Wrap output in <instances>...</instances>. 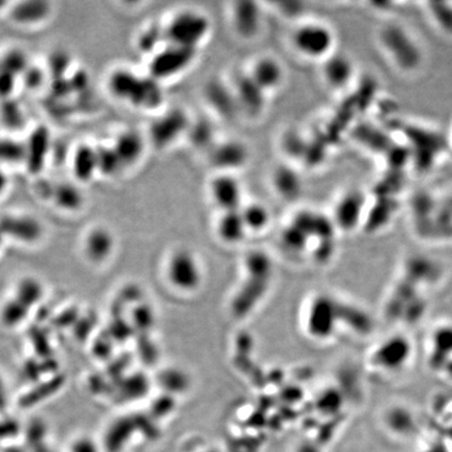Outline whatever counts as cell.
Masks as SVG:
<instances>
[{
	"mask_svg": "<svg viewBox=\"0 0 452 452\" xmlns=\"http://www.w3.org/2000/svg\"><path fill=\"white\" fill-rule=\"evenodd\" d=\"M377 40L392 66L404 73L418 71L423 51L416 38L399 23H388L378 32Z\"/></svg>",
	"mask_w": 452,
	"mask_h": 452,
	"instance_id": "cell-1",
	"label": "cell"
},
{
	"mask_svg": "<svg viewBox=\"0 0 452 452\" xmlns=\"http://www.w3.org/2000/svg\"><path fill=\"white\" fill-rule=\"evenodd\" d=\"M290 41L293 51L307 60L322 62L336 51V34L323 21L299 23L293 29Z\"/></svg>",
	"mask_w": 452,
	"mask_h": 452,
	"instance_id": "cell-2",
	"label": "cell"
},
{
	"mask_svg": "<svg viewBox=\"0 0 452 452\" xmlns=\"http://www.w3.org/2000/svg\"><path fill=\"white\" fill-rule=\"evenodd\" d=\"M166 45L196 47L205 39L211 31V21L208 16L194 10H182L164 25Z\"/></svg>",
	"mask_w": 452,
	"mask_h": 452,
	"instance_id": "cell-3",
	"label": "cell"
},
{
	"mask_svg": "<svg viewBox=\"0 0 452 452\" xmlns=\"http://www.w3.org/2000/svg\"><path fill=\"white\" fill-rule=\"evenodd\" d=\"M198 49L182 45H166L151 55L148 75L156 80L173 78L186 71L197 57Z\"/></svg>",
	"mask_w": 452,
	"mask_h": 452,
	"instance_id": "cell-4",
	"label": "cell"
},
{
	"mask_svg": "<svg viewBox=\"0 0 452 452\" xmlns=\"http://www.w3.org/2000/svg\"><path fill=\"white\" fill-rule=\"evenodd\" d=\"M192 120L184 109L174 107L160 113L149 125L148 138L158 149H166L186 136Z\"/></svg>",
	"mask_w": 452,
	"mask_h": 452,
	"instance_id": "cell-5",
	"label": "cell"
},
{
	"mask_svg": "<svg viewBox=\"0 0 452 452\" xmlns=\"http://www.w3.org/2000/svg\"><path fill=\"white\" fill-rule=\"evenodd\" d=\"M231 25L242 40H253L261 35L264 27V11L257 1L237 0L229 9Z\"/></svg>",
	"mask_w": 452,
	"mask_h": 452,
	"instance_id": "cell-6",
	"label": "cell"
},
{
	"mask_svg": "<svg viewBox=\"0 0 452 452\" xmlns=\"http://www.w3.org/2000/svg\"><path fill=\"white\" fill-rule=\"evenodd\" d=\"M172 286L184 292L195 291L201 284V269L196 258L188 251H178L168 260L166 268Z\"/></svg>",
	"mask_w": 452,
	"mask_h": 452,
	"instance_id": "cell-7",
	"label": "cell"
},
{
	"mask_svg": "<svg viewBox=\"0 0 452 452\" xmlns=\"http://www.w3.org/2000/svg\"><path fill=\"white\" fill-rule=\"evenodd\" d=\"M231 86L235 91L240 112L251 118L263 116L267 108L269 95L255 83L249 71L238 73Z\"/></svg>",
	"mask_w": 452,
	"mask_h": 452,
	"instance_id": "cell-8",
	"label": "cell"
},
{
	"mask_svg": "<svg viewBox=\"0 0 452 452\" xmlns=\"http://www.w3.org/2000/svg\"><path fill=\"white\" fill-rule=\"evenodd\" d=\"M249 147L235 138L217 142L210 150V162L218 173L235 174L249 164Z\"/></svg>",
	"mask_w": 452,
	"mask_h": 452,
	"instance_id": "cell-9",
	"label": "cell"
},
{
	"mask_svg": "<svg viewBox=\"0 0 452 452\" xmlns=\"http://www.w3.org/2000/svg\"><path fill=\"white\" fill-rule=\"evenodd\" d=\"M209 191L221 213L237 211L243 206V186L235 174H216L210 182Z\"/></svg>",
	"mask_w": 452,
	"mask_h": 452,
	"instance_id": "cell-10",
	"label": "cell"
},
{
	"mask_svg": "<svg viewBox=\"0 0 452 452\" xmlns=\"http://www.w3.org/2000/svg\"><path fill=\"white\" fill-rule=\"evenodd\" d=\"M321 63L322 78L329 88L342 91L352 84L356 75V66L350 55L336 49Z\"/></svg>",
	"mask_w": 452,
	"mask_h": 452,
	"instance_id": "cell-11",
	"label": "cell"
},
{
	"mask_svg": "<svg viewBox=\"0 0 452 452\" xmlns=\"http://www.w3.org/2000/svg\"><path fill=\"white\" fill-rule=\"evenodd\" d=\"M247 71L255 83L268 95L279 90L286 80V68L275 55H259Z\"/></svg>",
	"mask_w": 452,
	"mask_h": 452,
	"instance_id": "cell-12",
	"label": "cell"
},
{
	"mask_svg": "<svg viewBox=\"0 0 452 452\" xmlns=\"http://www.w3.org/2000/svg\"><path fill=\"white\" fill-rule=\"evenodd\" d=\"M25 166L32 175H39L45 170L51 151V132L45 125H38L25 140Z\"/></svg>",
	"mask_w": 452,
	"mask_h": 452,
	"instance_id": "cell-13",
	"label": "cell"
},
{
	"mask_svg": "<svg viewBox=\"0 0 452 452\" xmlns=\"http://www.w3.org/2000/svg\"><path fill=\"white\" fill-rule=\"evenodd\" d=\"M204 97L220 118L231 120L240 112L231 83L226 84L219 79H212L204 87Z\"/></svg>",
	"mask_w": 452,
	"mask_h": 452,
	"instance_id": "cell-14",
	"label": "cell"
},
{
	"mask_svg": "<svg viewBox=\"0 0 452 452\" xmlns=\"http://www.w3.org/2000/svg\"><path fill=\"white\" fill-rule=\"evenodd\" d=\"M366 197L360 191H350L339 198L332 220L336 229L352 231L360 223L366 209Z\"/></svg>",
	"mask_w": 452,
	"mask_h": 452,
	"instance_id": "cell-15",
	"label": "cell"
},
{
	"mask_svg": "<svg viewBox=\"0 0 452 452\" xmlns=\"http://www.w3.org/2000/svg\"><path fill=\"white\" fill-rule=\"evenodd\" d=\"M3 235L23 243H35L43 235V226L37 218L31 215L8 214L1 217Z\"/></svg>",
	"mask_w": 452,
	"mask_h": 452,
	"instance_id": "cell-16",
	"label": "cell"
},
{
	"mask_svg": "<svg viewBox=\"0 0 452 452\" xmlns=\"http://www.w3.org/2000/svg\"><path fill=\"white\" fill-rule=\"evenodd\" d=\"M405 342L399 340L396 337L384 339V342H380L379 346L375 348L373 352L372 360L373 366L377 368L376 370L381 371L386 373H394L400 370V366H404L405 362V355L401 353L405 350Z\"/></svg>",
	"mask_w": 452,
	"mask_h": 452,
	"instance_id": "cell-17",
	"label": "cell"
},
{
	"mask_svg": "<svg viewBox=\"0 0 452 452\" xmlns=\"http://www.w3.org/2000/svg\"><path fill=\"white\" fill-rule=\"evenodd\" d=\"M47 0H21L9 9V18L19 25H36L47 21L51 13Z\"/></svg>",
	"mask_w": 452,
	"mask_h": 452,
	"instance_id": "cell-18",
	"label": "cell"
},
{
	"mask_svg": "<svg viewBox=\"0 0 452 452\" xmlns=\"http://www.w3.org/2000/svg\"><path fill=\"white\" fill-rule=\"evenodd\" d=\"M164 101V88L160 81L151 75H140L128 104L144 110H156Z\"/></svg>",
	"mask_w": 452,
	"mask_h": 452,
	"instance_id": "cell-19",
	"label": "cell"
},
{
	"mask_svg": "<svg viewBox=\"0 0 452 452\" xmlns=\"http://www.w3.org/2000/svg\"><path fill=\"white\" fill-rule=\"evenodd\" d=\"M112 146L116 149L123 166H129L136 164L142 158L146 140L140 131L129 128L116 134Z\"/></svg>",
	"mask_w": 452,
	"mask_h": 452,
	"instance_id": "cell-20",
	"label": "cell"
},
{
	"mask_svg": "<svg viewBox=\"0 0 452 452\" xmlns=\"http://www.w3.org/2000/svg\"><path fill=\"white\" fill-rule=\"evenodd\" d=\"M271 184L275 193L285 200H294L303 193V178L291 164H281L273 170Z\"/></svg>",
	"mask_w": 452,
	"mask_h": 452,
	"instance_id": "cell-21",
	"label": "cell"
},
{
	"mask_svg": "<svg viewBox=\"0 0 452 452\" xmlns=\"http://www.w3.org/2000/svg\"><path fill=\"white\" fill-rule=\"evenodd\" d=\"M71 172L78 182L90 181L98 174L96 146L88 142L77 145L71 155Z\"/></svg>",
	"mask_w": 452,
	"mask_h": 452,
	"instance_id": "cell-22",
	"label": "cell"
},
{
	"mask_svg": "<svg viewBox=\"0 0 452 452\" xmlns=\"http://www.w3.org/2000/svg\"><path fill=\"white\" fill-rule=\"evenodd\" d=\"M140 75L128 67H116L108 75L107 86L114 98L129 103Z\"/></svg>",
	"mask_w": 452,
	"mask_h": 452,
	"instance_id": "cell-23",
	"label": "cell"
},
{
	"mask_svg": "<svg viewBox=\"0 0 452 452\" xmlns=\"http://www.w3.org/2000/svg\"><path fill=\"white\" fill-rule=\"evenodd\" d=\"M114 249L112 234L105 227L90 229L85 238L84 249L87 257L92 262L101 263L108 259Z\"/></svg>",
	"mask_w": 452,
	"mask_h": 452,
	"instance_id": "cell-24",
	"label": "cell"
},
{
	"mask_svg": "<svg viewBox=\"0 0 452 452\" xmlns=\"http://www.w3.org/2000/svg\"><path fill=\"white\" fill-rule=\"evenodd\" d=\"M216 227L217 235L226 244L239 243L249 233L241 210L222 212Z\"/></svg>",
	"mask_w": 452,
	"mask_h": 452,
	"instance_id": "cell-25",
	"label": "cell"
},
{
	"mask_svg": "<svg viewBox=\"0 0 452 452\" xmlns=\"http://www.w3.org/2000/svg\"><path fill=\"white\" fill-rule=\"evenodd\" d=\"M51 200L62 211L75 212L82 208L84 196L77 184L61 181L53 184Z\"/></svg>",
	"mask_w": 452,
	"mask_h": 452,
	"instance_id": "cell-26",
	"label": "cell"
},
{
	"mask_svg": "<svg viewBox=\"0 0 452 452\" xmlns=\"http://www.w3.org/2000/svg\"><path fill=\"white\" fill-rule=\"evenodd\" d=\"M164 42H166L164 25L158 23H152L146 25L138 33L136 43V49L140 53L152 55L164 47L162 45Z\"/></svg>",
	"mask_w": 452,
	"mask_h": 452,
	"instance_id": "cell-27",
	"label": "cell"
},
{
	"mask_svg": "<svg viewBox=\"0 0 452 452\" xmlns=\"http://www.w3.org/2000/svg\"><path fill=\"white\" fill-rule=\"evenodd\" d=\"M244 222L247 231L251 233H262L271 224V212L266 206L260 202H251L244 204L241 209Z\"/></svg>",
	"mask_w": 452,
	"mask_h": 452,
	"instance_id": "cell-28",
	"label": "cell"
},
{
	"mask_svg": "<svg viewBox=\"0 0 452 452\" xmlns=\"http://www.w3.org/2000/svg\"><path fill=\"white\" fill-rule=\"evenodd\" d=\"M0 116L3 128L7 129L10 132L21 130L27 123L25 110L14 97L1 99Z\"/></svg>",
	"mask_w": 452,
	"mask_h": 452,
	"instance_id": "cell-29",
	"label": "cell"
},
{
	"mask_svg": "<svg viewBox=\"0 0 452 452\" xmlns=\"http://www.w3.org/2000/svg\"><path fill=\"white\" fill-rule=\"evenodd\" d=\"M188 140L192 144L199 148H213L215 142V128L214 125L205 118H200L197 121H192L188 134Z\"/></svg>",
	"mask_w": 452,
	"mask_h": 452,
	"instance_id": "cell-30",
	"label": "cell"
},
{
	"mask_svg": "<svg viewBox=\"0 0 452 452\" xmlns=\"http://www.w3.org/2000/svg\"><path fill=\"white\" fill-rule=\"evenodd\" d=\"M98 174L106 177L116 175L123 166L122 162L111 145H96Z\"/></svg>",
	"mask_w": 452,
	"mask_h": 452,
	"instance_id": "cell-31",
	"label": "cell"
},
{
	"mask_svg": "<svg viewBox=\"0 0 452 452\" xmlns=\"http://www.w3.org/2000/svg\"><path fill=\"white\" fill-rule=\"evenodd\" d=\"M27 148L25 140H18L14 136H5L0 142V158L3 164H25Z\"/></svg>",
	"mask_w": 452,
	"mask_h": 452,
	"instance_id": "cell-32",
	"label": "cell"
},
{
	"mask_svg": "<svg viewBox=\"0 0 452 452\" xmlns=\"http://www.w3.org/2000/svg\"><path fill=\"white\" fill-rule=\"evenodd\" d=\"M43 297V286L35 277H27L18 283L16 299L21 301L27 308L37 305Z\"/></svg>",
	"mask_w": 452,
	"mask_h": 452,
	"instance_id": "cell-33",
	"label": "cell"
},
{
	"mask_svg": "<svg viewBox=\"0 0 452 452\" xmlns=\"http://www.w3.org/2000/svg\"><path fill=\"white\" fill-rule=\"evenodd\" d=\"M31 64L27 53L19 47H10L3 51L0 61V69L9 71L21 78L25 69Z\"/></svg>",
	"mask_w": 452,
	"mask_h": 452,
	"instance_id": "cell-34",
	"label": "cell"
},
{
	"mask_svg": "<svg viewBox=\"0 0 452 452\" xmlns=\"http://www.w3.org/2000/svg\"><path fill=\"white\" fill-rule=\"evenodd\" d=\"M71 63H73V59H71V53L66 49H55L49 53L45 68L51 79L67 77Z\"/></svg>",
	"mask_w": 452,
	"mask_h": 452,
	"instance_id": "cell-35",
	"label": "cell"
},
{
	"mask_svg": "<svg viewBox=\"0 0 452 452\" xmlns=\"http://www.w3.org/2000/svg\"><path fill=\"white\" fill-rule=\"evenodd\" d=\"M160 384L168 394H180L188 388V377L184 371L168 368L160 374Z\"/></svg>",
	"mask_w": 452,
	"mask_h": 452,
	"instance_id": "cell-36",
	"label": "cell"
},
{
	"mask_svg": "<svg viewBox=\"0 0 452 452\" xmlns=\"http://www.w3.org/2000/svg\"><path fill=\"white\" fill-rule=\"evenodd\" d=\"M29 308H27L21 301L16 297L10 299L5 303L3 310V323L8 327H16L27 318Z\"/></svg>",
	"mask_w": 452,
	"mask_h": 452,
	"instance_id": "cell-37",
	"label": "cell"
},
{
	"mask_svg": "<svg viewBox=\"0 0 452 452\" xmlns=\"http://www.w3.org/2000/svg\"><path fill=\"white\" fill-rule=\"evenodd\" d=\"M47 77L49 73L45 67L31 63L25 73L21 75V82L29 90H38L45 84Z\"/></svg>",
	"mask_w": 452,
	"mask_h": 452,
	"instance_id": "cell-38",
	"label": "cell"
},
{
	"mask_svg": "<svg viewBox=\"0 0 452 452\" xmlns=\"http://www.w3.org/2000/svg\"><path fill=\"white\" fill-rule=\"evenodd\" d=\"M427 10L431 21L441 31H452V12L446 3H430Z\"/></svg>",
	"mask_w": 452,
	"mask_h": 452,
	"instance_id": "cell-39",
	"label": "cell"
},
{
	"mask_svg": "<svg viewBox=\"0 0 452 452\" xmlns=\"http://www.w3.org/2000/svg\"><path fill=\"white\" fill-rule=\"evenodd\" d=\"M306 140L294 130L287 132L281 140V148L289 156H293V158H297L306 152Z\"/></svg>",
	"mask_w": 452,
	"mask_h": 452,
	"instance_id": "cell-40",
	"label": "cell"
},
{
	"mask_svg": "<svg viewBox=\"0 0 452 452\" xmlns=\"http://www.w3.org/2000/svg\"><path fill=\"white\" fill-rule=\"evenodd\" d=\"M21 78L9 71L0 69V92L1 99L13 98L14 92L17 88L18 82Z\"/></svg>",
	"mask_w": 452,
	"mask_h": 452,
	"instance_id": "cell-41",
	"label": "cell"
},
{
	"mask_svg": "<svg viewBox=\"0 0 452 452\" xmlns=\"http://www.w3.org/2000/svg\"><path fill=\"white\" fill-rule=\"evenodd\" d=\"M49 89L51 95L57 99H64L73 93L71 83H69L68 75L67 77H59V78H51L49 82Z\"/></svg>",
	"mask_w": 452,
	"mask_h": 452,
	"instance_id": "cell-42",
	"label": "cell"
},
{
	"mask_svg": "<svg viewBox=\"0 0 452 452\" xmlns=\"http://www.w3.org/2000/svg\"><path fill=\"white\" fill-rule=\"evenodd\" d=\"M73 93H83L89 86V75L84 69H77L68 75Z\"/></svg>",
	"mask_w": 452,
	"mask_h": 452,
	"instance_id": "cell-43",
	"label": "cell"
},
{
	"mask_svg": "<svg viewBox=\"0 0 452 452\" xmlns=\"http://www.w3.org/2000/svg\"><path fill=\"white\" fill-rule=\"evenodd\" d=\"M153 312L147 306H140L134 311V325L138 328L146 329L152 325L153 322Z\"/></svg>",
	"mask_w": 452,
	"mask_h": 452,
	"instance_id": "cell-44",
	"label": "cell"
},
{
	"mask_svg": "<svg viewBox=\"0 0 452 452\" xmlns=\"http://www.w3.org/2000/svg\"><path fill=\"white\" fill-rule=\"evenodd\" d=\"M73 452H97L96 446L92 442L87 439H82L77 442L73 446Z\"/></svg>",
	"mask_w": 452,
	"mask_h": 452,
	"instance_id": "cell-45",
	"label": "cell"
},
{
	"mask_svg": "<svg viewBox=\"0 0 452 452\" xmlns=\"http://www.w3.org/2000/svg\"><path fill=\"white\" fill-rule=\"evenodd\" d=\"M210 452H214V451H210Z\"/></svg>",
	"mask_w": 452,
	"mask_h": 452,
	"instance_id": "cell-46",
	"label": "cell"
}]
</instances>
